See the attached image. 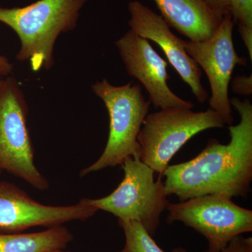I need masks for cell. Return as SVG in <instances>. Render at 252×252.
Segmentation results:
<instances>
[{"label": "cell", "mask_w": 252, "mask_h": 252, "mask_svg": "<svg viewBox=\"0 0 252 252\" xmlns=\"http://www.w3.org/2000/svg\"><path fill=\"white\" fill-rule=\"evenodd\" d=\"M230 105L240 122L230 126V141H208L206 147L189 161L168 165L164 172L167 195L180 201L206 195L247 198L252 181V105L248 99L234 97Z\"/></svg>", "instance_id": "cell-1"}, {"label": "cell", "mask_w": 252, "mask_h": 252, "mask_svg": "<svg viewBox=\"0 0 252 252\" xmlns=\"http://www.w3.org/2000/svg\"><path fill=\"white\" fill-rule=\"evenodd\" d=\"M89 0H38L23 7H0V22L16 33L21 49L16 59L34 72L54 65L55 43L61 33L77 26L79 12Z\"/></svg>", "instance_id": "cell-2"}, {"label": "cell", "mask_w": 252, "mask_h": 252, "mask_svg": "<svg viewBox=\"0 0 252 252\" xmlns=\"http://www.w3.org/2000/svg\"><path fill=\"white\" fill-rule=\"evenodd\" d=\"M92 90L103 101L108 112L109 137L102 155L81 170V177L122 165L126 158L139 153L137 136L151 105V101L144 97L138 84L116 86L103 79L94 84Z\"/></svg>", "instance_id": "cell-3"}, {"label": "cell", "mask_w": 252, "mask_h": 252, "mask_svg": "<svg viewBox=\"0 0 252 252\" xmlns=\"http://www.w3.org/2000/svg\"><path fill=\"white\" fill-rule=\"evenodd\" d=\"M224 125L220 114L211 108L197 112L166 108L149 114L137 136L141 160L162 177L172 157L192 137Z\"/></svg>", "instance_id": "cell-4"}, {"label": "cell", "mask_w": 252, "mask_h": 252, "mask_svg": "<svg viewBox=\"0 0 252 252\" xmlns=\"http://www.w3.org/2000/svg\"><path fill=\"white\" fill-rule=\"evenodd\" d=\"M122 166L124 177L117 188L103 198H89V203L118 220L139 222L153 236L170 204L162 177L154 180L155 172L141 160L139 153L126 158Z\"/></svg>", "instance_id": "cell-5"}, {"label": "cell", "mask_w": 252, "mask_h": 252, "mask_svg": "<svg viewBox=\"0 0 252 252\" xmlns=\"http://www.w3.org/2000/svg\"><path fill=\"white\" fill-rule=\"evenodd\" d=\"M27 112L24 94L16 79H2L0 85V170L19 177L38 190H45L49 183L34 164Z\"/></svg>", "instance_id": "cell-6"}, {"label": "cell", "mask_w": 252, "mask_h": 252, "mask_svg": "<svg viewBox=\"0 0 252 252\" xmlns=\"http://www.w3.org/2000/svg\"><path fill=\"white\" fill-rule=\"evenodd\" d=\"M167 223L180 221L206 238L208 250L221 251L233 239L252 231V211L224 195H206L167 207Z\"/></svg>", "instance_id": "cell-7"}, {"label": "cell", "mask_w": 252, "mask_h": 252, "mask_svg": "<svg viewBox=\"0 0 252 252\" xmlns=\"http://www.w3.org/2000/svg\"><path fill=\"white\" fill-rule=\"evenodd\" d=\"M230 14L225 15L216 32L205 41H185L187 54L205 71L211 89L210 108L220 114L225 124L234 122L228 97V87L235 66H246L248 61L240 57L233 39L234 28Z\"/></svg>", "instance_id": "cell-8"}, {"label": "cell", "mask_w": 252, "mask_h": 252, "mask_svg": "<svg viewBox=\"0 0 252 252\" xmlns=\"http://www.w3.org/2000/svg\"><path fill=\"white\" fill-rule=\"evenodd\" d=\"M97 210L89 198L69 206H51L33 200L24 190L9 182H0V230L22 231L36 226L61 225L88 220Z\"/></svg>", "instance_id": "cell-9"}, {"label": "cell", "mask_w": 252, "mask_h": 252, "mask_svg": "<svg viewBox=\"0 0 252 252\" xmlns=\"http://www.w3.org/2000/svg\"><path fill=\"white\" fill-rule=\"evenodd\" d=\"M116 46L126 71L144 86L156 109L193 108L192 102L181 98L167 85L170 79L168 64L149 40L130 30L117 41Z\"/></svg>", "instance_id": "cell-10"}, {"label": "cell", "mask_w": 252, "mask_h": 252, "mask_svg": "<svg viewBox=\"0 0 252 252\" xmlns=\"http://www.w3.org/2000/svg\"><path fill=\"white\" fill-rule=\"evenodd\" d=\"M127 8L131 31L160 46L182 80L190 86L197 101L205 103L208 99V93L202 85V69L187 54L185 40L172 32L160 15L140 1H130Z\"/></svg>", "instance_id": "cell-11"}, {"label": "cell", "mask_w": 252, "mask_h": 252, "mask_svg": "<svg viewBox=\"0 0 252 252\" xmlns=\"http://www.w3.org/2000/svg\"><path fill=\"white\" fill-rule=\"evenodd\" d=\"M160 16L189 40L210 39L222 19L204 0H154Z\"/></svg>", "instance_id": "cell-12"}, {"label": "cell", "mask_w": 252, "mask_h": 252, "mask_svg": "<svg viewBox=\"0 0 252 252\" xmlns=\"http://www.w3.org/2000/svg\"><path fill=\"white\" fill-rule=\"evenodd\" d=\"M72 239L62 225L37 233H0V252H48L64 249Z\"/></svg>", "instance_id": "cell-13"}, {"label": "cell", "mask_w": 252, "mask_h": 252, "mask_svg": "<svg viewBox=\"0 0 252 252\" xmlns=\"http://www.w3.org/2000/svg\"><path fill=\"white\" fill-rule=\"evenodd\" d=\"M125 234L124 248L117 252H165L152 238L143 225L135 220H118ZM172 252H187L182 248H176Z\"/></svg>", "instance_id": "cell-14"}, {"label": "cell", "mask_w": 252, "mask_h": 252, "mask_svg": "<svg viewBox=\"0 0 252 252\" xmlns=\"http://www.w3.org/2000/svg\"><path fill=\"white\" fill-rule=\"evenodd\" d=\"M230 14L238 29H252V0H228Z\"/></svg>", "instance_id": "cell-15"}, {"label": "cell", "mask_w": 252, "mask_h": 252, "mask_svg": "<svg viewBox=\"0 0 252 252\" xmlns=\"http://www.w3.org/2000/svg\"><path fill=\"white\" fill-rule=\"evenodd\" d=\"M204 252H215L206 250ZM219 252H252V238L236 237L230 242L224 249Z\"/></svg>", "instance_id": "cell-16"}, {"label": "cell", "mask_w": 252, "mask_h": 252, "mask_svg": "<svg viewBox=\"0 0 252 252\" xmlns=\"http://www.w3.org/2000/svg\"><path fill=\"white\" fill-rule=\"evenodd\" d=\"M231 87L235 94L240 95L250 96L252 94V77L239 75L232 79Z\"/></svg>", "instance_id": "cell-17"}, {"label": "cell", "mask_w": 252, "mask_h": 252, "mask_svg": "<svg viewBox=\"0 0 252 252\" xmlns=\"http://www.w3.org/2000/svg\"><path fill=\"white\" fill-rule=\"evenodd\" d=\"M204 1L214 11L221 17H223L225 15L230 14L228 0H204Z\"/></svg>", "instance_id": "cell-18"}, {"label": "cell", "mask_w": 252, "mask_h": 252, "mask_svg": "<svg viewBox=\"0 0 252 252\" xmlns=\"http://www.w3.org/2000/svg\"><path fill=\"white\" fill-rule=\"evenodd\" d=\"M13 65L8 59L0 56V76H6L12 72Z\"/></svg>", "instance_id": "cell-19"}, {"label": "cell", "mask_w": 252, "mask_h": 252, "mask_svg": "<svg viewBox=\"0 0 252 252\" xmlns=\"http://www.w3.org/2000/svg\"><path fill=\"white\" fill-rule=\"evenodd\" d=\"M48 252H65L63 250V249H59V250H53V251H50Z\"/></svg>", "instance_id": "cell-20"}, {"label": "cell", "mask_w": 252, "mask_h": 252, "mask_svg": "<svg viewBox=\"0 0 252 252\" xmlns=\"http://www.w3.org/2000/svg\"><path fill=\"white\" fill-rule=\"evenodd\" d=\"M1 81H2V79H1V76H0V85H1Z\"/></svg>", "instance_id": "cell-21"}, {"label": "cell", "mask_w": 252, "mask_h": 252, "mask_svg": "<svg viewBox=\"0 0 252 252\" xmlns=\"http://www.w3.org/2000/svg\"><path fill=\"white\" fill-rule=\"evenodd\" d=\"M0 172H1V170H0Z\"/></svg>", "instance_id": "cell-22"}]
</instances>
